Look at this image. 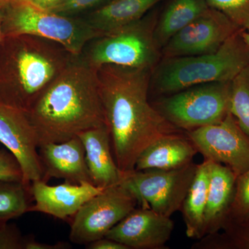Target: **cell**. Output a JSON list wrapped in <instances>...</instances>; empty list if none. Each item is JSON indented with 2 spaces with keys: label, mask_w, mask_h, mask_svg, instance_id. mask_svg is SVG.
Instances as JSON below:
<instances>
[{
  "label": "cell",
  "mask_w": 249,
  "mask_h": 249,
  "mask_svg": "<svg viewBox=\"0 0 249 249\" xmlns=\"http://www.w3.org/2000/svg\"><path fill=\"white\" fill-rule=\"evenodd\" d=\"M239 29L213 53L163 58L153 69L156 92L169 95L204 83L232 81L249 65V49Z\"/></svg>",
  "instance_id": "277c9868"
},
{
  "label": "cell",
  "mask_w": 249,
  "mask_h": 249,
  "mask_svg": "<svg viewBox=\"0 0 249 249\" xmlns=\"http://www.w3.org/2000/svg\"><path fill=\"white\" fill-rule=\"evenodd\" d=\"M1 22H2V11H1V6H0V40H1V37H2V34H1Z\"/></svg>",
  "instance_id": "836d02e7"
},
{
  "label": "cell",
  "mask_w": 249,
  "mask_h": 249,
  "mask_svg": "<svg viewBox=\"0 0 249 249\" xmlns=\"http://www.w3.org/2000/svg\"><path fill=\"white\" fill-rule=\"evenodd\" d=\"M30 193L22 182L0 181V224L28 213Z\"/></svg>",
  "instance_id": "603a6c76"
},
{
  "label": "cell",
  "mask_w": 249,
  "mask_h": 249,
  "mask_svg": "<svg viewBox=\"0 0 249 249\" xmlns=\"http://www.w3.org/2000/svg\"><path fill=\"white\" fill-rule=\"evenodd\" d=\"M174 226L171 217L151 209L135 208L105 237L120 242L129 249H165Z\"/></svg>",
  "instance_id": "4fadbf2b"
},
{
  "label": "cell",
  "mask_w": 249,
  "mask_h": 249,
  "mask_svg": "<svg viewBox=\"0 0 249 249\" xmlns=\"http://www.w3.org/2000/svg\"><path fill=\"white\" fill-rule=\"evenodd\" d=\"M104 189L89 182L65 181L50 186L42 179L37 180L29 187L35 204L29 206L28 213H42L58 219H67L73 217L83 204Z\"/></svg>",
  "instance_id": "5bb4252c"
},
{
  "label": "cell",
  "mask_w": 249,
  "mask_h": 249,
  "mask_svg": "<svg viewBox=\"0 0 249 249\" xmlns=\"http://www.w3.org/2000/svg\"><path fill=\"white\" fill-rule=\"evenodd\" d=\"M22 170L14 156L9 151L0 149V181L22 182Z\"/></svg>",
  "instance_id": "83f0119b"
},
{
  "label": "cell",
  "mask_w": 249,
  "mask_h": 249,
  "mask_svg": "<svg viewBox=\"0 0 249 249\" xmlns=\"http://www.w3.org/2000/svg\"><path fill=\"white\" fill-rule=\"evenodd\" d=\"M163 0H111L104 6L81 16L98 36L142 19Z\"/></svg>",
  "instance_id": "d6986e66"
},
{
  "label": "cell",
  "mask_w": 249,
  "mask_h": 249,
  "mask_svg": "<svg viewBox=\"0 0 249 249\" xmlns=\"http://www.w3.org/2000/svg\"><path fill=\"white\" fill-rule=\"evenodd\" d=\"M137 204V199L121 184L105 188L72 217L70 241L86 246L104 237Z\"/></svg>",
  "instance_id": "9c48e42d"
},
{
  "label": "cell",
  "mask_w": 249,
  "mask_h": 249,
  "mask_svg": "<svg viewBox=\"0 0 249 249\" xmlns=\"http://www.w3.org/2000/svg\"><path fill=\"white\" fill-rule=\"evenodd\" d=\"M152 71L115 65L97 70L113 155L124 173L135 169L139 156L152 142L181 132L149 103Z\"/></svg>",
  "instance_id": "6da1fadb"
},
{
  "label": "cell",
  "mask_w": 249,
  "mask_h": 249,
  "mask_svg": "<svg viewBox=\"0 0 249 249\" xmlns=\"http://www.w3.org/2000/svg\"><path fill=\"white\" fill-rule=\"evenodd\" d=\"M31 4L35 5L40 9L51 10L55 9L57 6L63 4L67 0H26Z\"/></svg>",
  "instance_id": "1f68e13d"
},
{
  "label": "cell",
  "mask_w": 249,
  "mask_h": 249,
  "mask_svg": "<svg viewBox=\"0 0 249 249\" xmlns=\"http://www.w3.org/2000/svg\"><path fill=\"white\" fill-rule=\"evenodd\" d=\"M242 36L246 45H247L249 49V27L246 29H242Z\"/></svg>",
  "instance_id": "d6a6232c"
},
{
  "label": "cell",
  "mask_w": 249,
  "mask_h": 249,
  "mask_svg": "<svg viewBox=\"0 0 249 249\" xmlns=\"http://www.w3.org/2000/svg\"><path fill=\"white\" fill-rule=\"evenodd\" d=\"M197 165L193 162L173 170H134L124 173L120 184L141 207L171 217L181 210Z\"/></svg>",
  "instance_id": "ba28073f"
},
{
  "label": "cell",
  "mask_w": 249,
  "mask_h": 249,
  "mask_svg": "<svg viewBox=\"0 0 249 249\" xmlns=\"http://www.w3.org/2000/svg\"><path fill=\"white\" fill-rule=\"evenodd\" d=\"M70 247L67 242H60L53 245H49L37 242L33 237H26L24 249H67Z\"/></svg>",
  "instance_id": "f546056e"
},
{
  "label": "cell",
  "mask_w": 249,
  "mask_h": 249,
  "mask_svg": "<svg viewBox=\"0 0 249 249\" xmlns=\"http://www.w3.org/2000/svg\"><path fill=\"white\" fill-rule=\"evenodd\" d=\"M249 218V170L237 178L235 199L225 227Z\"/></svg>",
  "instance_id": "484cf974"
},
{
  "label": "cell",
  "mask_w": 249,
  "mask_h": 249,
  "mask_svg": "<svg viewBox=\"0 0 249 249\" xmlns=\"http://www.w3.org/2000/svg\"><path fill=\"white\" fill-rule=\"evenodd\" d=\"M0 142L18 160L24 186L42 179L38 137L27 111L0 103Z\"/></svg>",
  "instance_id": "7c38bea8"
},
{
  "label": "cell",
  "mask_w": 249,
  "mask_h": 249,
  "mask_svg": "<svg viewBox=\"0 0 249 249\" xmlns=\"http://www.w3.org/2000/svg\"><path fill=\"white\" fill-rule=\"evenodd\" d=\"M10 1H11V0H0V6H2V5L6 4Z\"/></svg>",
  "instance_id": "e575fe53"
},
{
  "label": "cell",
  "mask_w": 249,
  "mask_h": 249,
  "mask_svg": "<svg viewBox=\"0 0 249 249\" xmlns=\"http://www.w3.org/2000/svg\"><path fill=\"white\" fill-rule=\"evenodd\" d=\"M209 9L206 0H170L157 18L155 37L160 49L174 35Z\"/></svg>",
  "instance_id": "44dd1931"
},
{
  "label": "cell",
  "mask_w": 249,
  "mask_h": 249,
  "mask_svg": "<svg viewBox=\"0 0 249 249\" xmlns=\"http://www.w3.org/2000/svg\"><path fill=\"white\" fill-rule=\"evenodd\" d=\"M209 160V186L204 237L220 231L227 224L235 199L237 179V175L229 167Z\"/></svg>",
  "instance_id": "2e32d148"
},
{
  "label": "cell",
  "mask_w": 249,
  "mask_h": 249,
  "mask_svg": "<svg viewBox=\"0 0 249 249\" xmlns=\"http://www.w3.org/2000/svg\"><path fill=\"white\" fill-rule=\"evenodd\" d=\"M231 81L194 85L156 102L155 109L177 128L192 130L217 124L230 113Z\"/></svg>",
  "instance_id": "52a82bcc"
},
{
  "label": "cell",
  "mask_w": 249,
  "mask_h": 249,
  "mask_svg": "<svg viewBox=\"0 0 249 249\" xmlns=\"http://www.w3.org/2000/svg\"><path fill=\"white\" fill-rule=\"evenodd\" d=\"M78 137L84 145L85 160L91 183L102 188L120 184L124 173L119 169L113 157L107 125L85 131Z\"/></svg>",
  "instance_id": "e0dca14e"
},
{
  "label": "cell",
  "mask_w": 249,
  "mask_h": 249,
  "mask_svg": "<svg viewBox=\"0 0 249 249\" xmlns=\"http://www.w3.org/2000/svg\"><path fill=\"white\" fill-rule=\"evenodd\" d=\"M0 224V249H24L26 237H23L14 224Z\"/></svg>",
  "instance_id": "f1b7e54d"
},
{
  "label": "cell",
  "mask_w": 249,
  "mask_h": 249,
  "mask_svg": "<svg viewBox=\"0 0 249 249\" xmlns=\"http://www.w3.org/2000/svg\"><path fill=\"white\" fill-rule=\"evenodd\" d=\"M209 160L197 165L196 175L180 211L186 225L187 237L200 240L204 237L205 211L209 186Z\"/></svg>",
  "instance_id": "ffe728a7"
},
{
  "label": "cell",
  "mask_w": 249,
  "mask_h": 249,
  "mask_svg": "<svg viewBox=\"0 0 249 249\" xmlns=\"http://www.w3.org/2000/svg\"><path fill=\"white\" fill-rule=\"evenodd\" d=\"M204 160L229 167L237 178L249 170V136L231 113L217 124L186 131Z\"/></svg>",
  "instance_id": "30bf717a"
},
{
  "label": "cell",
  "mask_w": 249,
  "mask_h": 249,
  "mask_svg": "<svg viewBox=\"0 0 249 249\" xmlns=\"http://www.w3.org/2000/svg\"><path fill=\"white\" fill-rule=\"evenodd\" d=\"M38 153L43 170L42 180L46 182L49 178H57L73 183H91L84 145L79 137L41 144Z\"/></svg>",
  "instance_id": "9a60e30c"
},
{
  "label": "cell",
  "mask_w": 249,
  "mask_h": 249,
  "mask_svg": "<svg viewBox=\"0 0 249 249\" xmlns=\"http://www.w3.org/2000/svg\"><path fill=\"white\" fill-rule=\"evenodd\" d=\"M155 12L110 32L98 36L85 45L80 56L98 70L105 65L153 70L161 49L155 37Z\"/></svg>",
  "instance_id": "5b68a950"
},
{
  "label": "cell",
  "mask_w": 249,
  "mask_h": 249,
  "mask_svg": "<svg viewBox=\"0 0 249 249\" xmlns=\"http://www.w3.org/2000/svg\"><path fill=\"white\" fill-rule=\"evenodd\" d=\"M230 112L249 136V65L231 81Z\"/></svg>",
  "instance_id": "cb8c5ba5"
},
{
  "label": "cell",
  "mask_w": 249,
  "mask_h": 249,
  "mask_svg": "<svg viewBox=\"0 0 249 249\" xmlns=\"http://www.w3.org/2000/svg\"><path fill=\"white\" fill-rule=\"evenodd\" d=\"M88 249H129L125 245L104 237L86 245Z\"/></svg>",
  "instance_id": "4dcf8cb0"
},
{
  "label": "cell",
  "mask_w": 249,
  "mask_h": 249,
  "mask_svg": "<svg viewBox=\"0 0 249 249\" xmlns=\"http://www.w3.org/2000/svg\"><path fill=\"white\" fill-rule=\"evenodd\" d=\"M1 6V34L31 35L58 42L70 53L81 54L98 34L81 18L67 17L40 9L26 0H11Z\"/></svg>",
  "instance_id": "8992f818"
},
{
  "label": "cell",
  "mask_w": 249,
  "mask_h": 249,
  "mask_svg": "<svg viewBox=\"0 0 249 249\" xmlns=\"http://www.w3.org/2000/svg\"><path fill=\"white\" fill-rule=\"evenodd\" d=\"M73 55L58 42L39 36L1 37L0 103L28 112Z\"/></svg>",
  "instance_id": "3957f363"
},
{
  "label": "cell",
  "mask_w": 249,
  "mask_h": 249,
  "mask_svg": "<svg viewBox=\"0 0 249 249\" xmlns=\"http://www.w3.org/2000/svg\"><path fill=\"white\" fill-rule=\"evenodd\" d=\"M209 7L226 15L240 29L249 27V0H206Z\"/></svg>",
  "instance_id": "d4e9b609"
},
{
  "label": "cell",
  "mask_w": 249,
  "mask_h": 249,
  "mask_svg": "<svg viewBox=\"0 0 249 249\" xmlns=\"http://www.w3.org/2000/svg\"><path fill=\"white\" fill-rule=\"evenodd\" d=\"M111 0H67L50 11L67 17L79 18L104 6Z\"/></svg>",
  "instance_id": "4316f807"
},
{
  "label": "cell",
  "mask_w": 249,
  "mask_h": 249,
  "mask_svg": "<svg viewBox=\"0 0 249 249\" xmlns=\"http://www.w3.org/2000/svg\"><path fill=\"white\" fill-rule=\"evenodd\" d=\"M222 233L206 235L193 245L197 249H249V218L229 224Z\"/></svg>",
  "instance_id": "7402d4cb"
},
{
  "label": "cell",
  "mask_w": 249,
  "mask_h": 249,
  "mask_svg": "<svg viewBox=\"0 0 249 249\" xmlns=\"http://www.w3.org/2000/svg\"><path fill=\"white\" fill-rule=\"evenodd\" d=\"M28 113L39 145L66 142L85 131L107 125L97 70L80 55H73Z\"/></svg>",
  "instance_id": "7a4b0ae2"
},
{
  "label": "cell",
  "mask_w": 249,
  "mask_h": 249,
  "mask_svg": "<svg viewBox=\"0 0 249 249\" xmlns=\"http://www.w3.org/2000/svg\"><path fill=\"white\" fill-rule=\"evenodd\" d=\"M240 29L217 10L209 9L177 33L161 49L163 58L213 53Z\"/></svg>",
  "instance_id": "8fae6325"
},
{
  "label": "cell",
  "mask_w": 249,
  "mask_h": 249,
  "mask_svg": "<svg viewBox=\"0 0 249 249\" xmlns=\"http://www.w3.org/2000/svg\"><path fill=\"white\" fill-rule=\"evenodd\" d=\"M197 152L187 135L181 132L167 134L152 142L141 153L134 170L177 169L193 162Z\"/></svg>",
  "instance_id": "ac0fdd59"
}]
</instances>
